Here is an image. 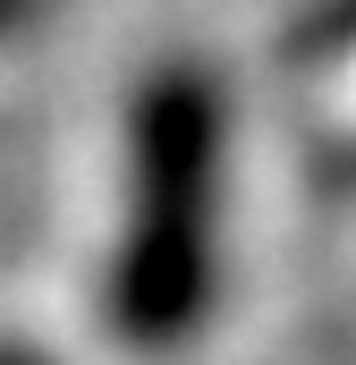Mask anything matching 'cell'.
<instances>
[{"label": "cell", "instance_id": "6da1fadb", "mask_svg": "<svg viewBox=\"0 0 356 365\" xmlns=\"http://www.w3.org/2000/svg\"><path fill=\"white\" fill-rule=\"evenodd\" d=\"M229 212V93L212 68L170 60L127 102V204L102 272L110 331L127 349H178L221 297Z\"/></svg>", "mask_w": 356, "mask_h": 365}, {"label": "cell", "instance_id": "7a4b0ae2", "mask_svg": "<svg viewBox=\"0 0 356 365\" xmlns=\"http://www.w3.org/2000/svg\"><path fill=\"white\" fill-rule=\"evenodd\" d=\"M34 9H43V0H0V43H9V34H26V26H34Z\"/></svg>", "mask_w": 356, "mask_h": 365}, {"label": "cell", "instance_id": "3957f363", "mask_svg": "<svg viewBox=\"0 0 356 365\" xmlns=\"http://www.w3.org/2000/svg\"><path fill=\"white\" fill-rule=\"evenodd\" d=\"M0 365H43V357H26V349H0Z\"/></svg>", "mask_w": 356, "mask_h": 365}]
</instances>
